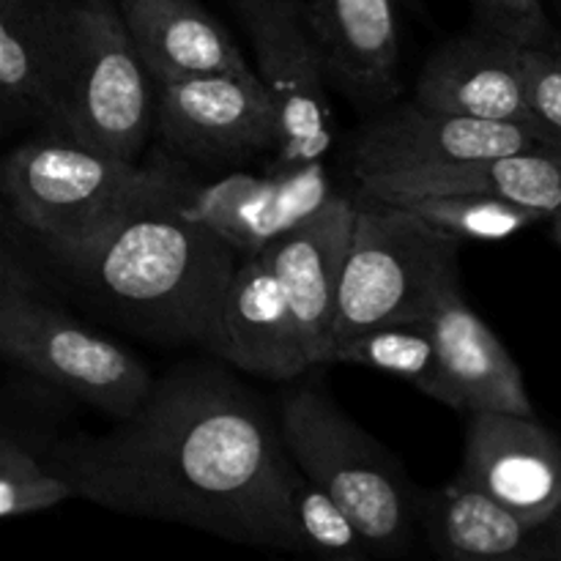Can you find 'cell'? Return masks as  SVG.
Wrapping results in <instances>:
<instances>
[{
  "label": "cell",
  "instance_id": "1",
  "mask_svg": "<svg viewBox=\"0 0 561 561\" xmlns=\"http://www.w3.org/2000/svg\"><path fill=\"white\" fill-rule=\"evenodd\" d=\"M47 469L71 499L296 551L277 414L211 362H184L153 378L107 433L60 442Z\"/></svg>",
  "mask_w": 561,
  "mask_h": 561
},
{
  "label": "cell",
  "instance_id": "2",
  "mask_svg": "<svg viewBox=\"0 0 561 561\" xmlns=\"http://www.w3.org/2000/svg\"><path fill=\"white\" fill-rule=\"evenodd\" d=\"M186 195L153 197L47 252L137 332L206 348L219 296L241 257L181 208Z\"/></svg>",
  "mask_w": 561,
  "mask_h": 561
},
{
  "label": "cell",
  "instance_id": "3",
  "mask_svg": "<svg viewBox=\"0 0 561 561\" xmlns=\"http://www.w3.org/2000/svg\"><path fill=\"white\" fill-rule=\"evenodd\" d=\"M277 427L288 458L345 510L373 553L409 551L420 526V493L365 427L318 383L283 394Z\"/></svg>",
  "mask_w": 561,
  "mask_h": 561
},
{
  "label": "cell",
  "instance_id": "4",
  "mask_svg": "<svg viewBox=\"0 0 561 561\" xmlns=\"http://www.w3.org/2000/svg\"><path fill=\"white\" fill-rule=\"evenodd\" d=\"M460 244L405 206L362 195L323 359L334 345L373 327L425 321L447 290L460 288Z\"/></svg>",
  "mask_w": 561,
  "mask_h": 561
},
{
  "label": "cell",
  "instance_id": "5",
  "mask_svg": "<svg viewBox=\"0 0 561 561\" xmlns=\"http://www.w3.org/2000/svg\"><path fill=\"white\" fill-rule=\"evenodd\" d=\"M190 186L162 168H140L55 131L0 159V195L44 250L71 244L153 197Z\"/></svg>",
  "mask_w": 561,
  "mask_h": 561
},
{
  "label": "cell",
  "instance_id": "6",
  "mask_svg": "<svg viewBox=\"0 0 561 561\" xmlns=\"http://www.w3.org/2000/svg\"><path fill=\"white\" fill-rule=\"evenodd\" d=\"M153 77L115 0H69L49 131L135 162L153 126Z\"/></svg>",
  "mask_w": 561,
  "mask_h": 561
},
{
  "label": "cell",
  "instance_id": "7",
  "mask_svg": "<svg viewBox=\"0 0 561 561\" xmlns=\"http://www.w3.org/2000/svg\"><path fill=\"white\" fill-rule=\"evenodd\" d=\"M0 359L115 420L129 414L153 381L135 354L38 294L9 285H0Z\"/></svg>",
  "mask_w": 561,
  "mask_h": 561
},
{
  "label": "cell",
  "instance_id": "8",
  "mask_svg": "<svg viewBox=\"0 0 561 561\" xmlns=\"http://www.w3.org/2000/svg\"><path fill=\"white\" fill-rule=\"evenodd\" d=\"M255 49L277 113V164L321 162L334 140L329 80L310 36L305 0H230Z\"/></svg>",
  "mask_w": 561,
  "mask_h": 561
},
{
  "label": "cell",
  "instance_id": "9",
  "mask_svg": "<svg viewBox=\"0 0 561 561\" xmlns=\"http://www.w3.org/2000/svg\"><path fill=\"white\" fill-rule=\"evenodd\" d=\"M153 91V124L184 157L222 162L279 146L277 113L255 69L168 77Z\"/></svg>",
  "mask_w": 561,
  "mask_h": 561
},
{
  "label": "cell",
  "instance_id": "10",
  "mask_svg": "<svg viewBox=\"0 0 561 561\" xmlns=\"http://www.w3.org/2000/svg\"><path fill=\"white\" fill-rule=\"evenodd\" d=\"M524 151L561 157V142L535 126L436 113L411 99L405 104H387L362 126L351 148V168L356 179H367Z\"/></svg>",
  "mask_w": 561,
  "mask_h": 561
},
{
  "label": "cell",
  "instance_id": "11",
  "mask_svg": "<svg viewBox=\"0 0 561 561\" xmlns=\"http://www.w3.org/2000/svg\"><path fill=\"white\" fill-rule=\"evenodd\" d=\"M334 195L337 192L321 159L279 164L272 175L236 170L203 190H190L181 208L233 247L236 255L250 257L321 211Z\"/></svg>",
  "mask_w": 561,
  "mask_h": 561
},
{
  "label": "cell",
  "instance_id": "12",
  "mask_svg": "<svg viewBox=\"0 0 561 561\" xmlns=\"http://www.w3.org/2000/svg\"><path fill=\"white\" fill-rule=\"evenodd\" d=\"M455 482L485 493L535 524L561 502L559 436L537 422V414H469Z\"/></svg>",
  "mask_w": 561,
  "mask_h": 561
},
{
  "label": "cell",
  "instance_id": "13",
  "mask_svg": "<svg viewBox=\"0 0 561 561\" xmlns=\"http://www.w3.org/2000/svg\"><path fill=\"white\" fill-rule=\"evenodd\" d=\"M329 85L362 110L400 96L398 0H305Z\"/></svg>",
  "mask_w": 561,
  "mask_h": 561
},
{
  "label": "cell",
  "instance_id": "14",
  "mask_svg": "<svg viewBox=\"0 0 561 561\" xmlns=\"http://www.w3.org/2000/svg\"><path fill=\"white\" fill-rule=\"evenodd\" d=\"M206 348L236 370L268 381H294L312 367L294 312L261 255L241 257L230 274Z\"/></svg>",
  "mask_w": 561,
  "mask_h": 561
},
{
  "label": "cell",
  "instance_id": "15",
  "mask_svg": "<svg viewBox=\"0 0 561 561\" xmlns=\"http://www.w3.org/2000/svg\"><path fill=\"white\" fill-rule=\"evenodd\" d=\"M356 201L334 195L327 206L288 233L268 241L257 255L266 261L299 327L312 367H321L337 301L340 274L354 228Z\"/></svg>",
  "mask_w": 561,
  "mask_h": 561
},
{
  "label": "cell",
  "instance_id": "16",
  "mask_svg": "<svg viewBox=\"0 0 561 561\" xmlns=\"http://www.w3.org/2000/svg\"><path fill=\"white\" fill-rule=\"evenodd\" d=\"M520 53L524 47L491 36L480 27L447 38L422 66L414 102L436 113L515 121L540 129L526 104Z\"/></svg>",
  "mask_w": 561,
  "mask_h": 561
},
{
  "label": "cell",
  "instance_id": "17",
  "mask_svg": "<svg viewBox=\"0 0 561 561\" xmlns=\"http://www.w3.org/2000/svg\"><path fill=\"white\" fill-rule=\"evenodd\" d=\"M427 323L442 362L447 409L463 414L499 411L535 416V403L518 362L493 329L471 310L460 288L447 290L438 299Z\"/></svg>",
  "mask_w": 561,
  "mask_h": 561
},
{
  "label": "cell",
  "instance_id": "18",
  "mask_svg": "<svg viewBox=\"0 0 561 561\" xmlns=\"http://www.w3.org/2000/svg\"><path fill=\"white\" fill-rule=\"evenodd\" d=\"M359 192L383 203H409L433 195H491L551 219L561 208V157L548 151H524L367 175L359 179Z\"/></svg>",
  "mask_w": 561,
  "mask_h": 561
},
{
  "label": "cell",
  "instance_id": "19",
  "mask_svg": "<svg viewBox=\"0 0 561 561\" xmlns=\"http://www.w3.org/2000/svg\"><path fill=\"white\" fill-rule=\"evenodd\" d=\"M69 0H0V137L53 126V77Z\"/></svg>",
  "mask_w": 561,
  "mask_h": 561
},
{
  "label": "cell",
  "instance_id": "20",
  "mask_svg": "<svg viewBox=\"0 0 561 561\" xmlns=\"http://www.w3.org/2000/svg\"><path fill=\"white\" fill-rule=\"evenodd\" d=\"M115 5L153 82L252 71L239 44L197 0H115Z\"/></svg>",
  "mask_w": 561,
  "mask_h": 561
},
{
  "label": "cell",
  "instance_id": "21",
  "mask_svg": "<svg viewBox=\"0 0 561 561\" xmlns=\"http://www.w3.org/2000/svg\"><path fill=\"white\" fill-rule=\"evenodd\" d=\"M427 546L449 561H524L529 520L460 482L420 493Z\"/></svg>",
  "mask_w": 561,
  "mask_h": 561
},
{
  "label": "cell",
  "instance_id": "22",
  "mask_svg": "<svg viewBox=\"0 0 561 561\" xmlns=\"http://www.w3.org/2000/svg\"><path fill=\"white\" fill-rule=\"evenodd\" d=\"M323 365H351L389 373L414 383L427 398L444 403V378L431 323H383L343 340L327 354Z\"/></svg>",
  "mask_w": 561,
  "mask_h": 561
},
{
  "label": "cell",
  "instance_id": "23",
  "mask_svg": "<svg viewBox=\"0 0 561 561\" xmlns=\"http://www.w3.org/2000/svg\"><path fill=\"white\" fill-rule=\"evenodd\" d=\"M285 499H288L296 553H318V557L348 561H362L373 553L345 510L294 460L285 474Z\"/></svg>",
  "mask_w": 561,
  "mask_h": 561
},
{
  "label": "cell",
  "instance_id": "24",
  "mask_svg": "<svg viewBox=\"0 0 561 561\" xmlns=\"http://www.w3.org/2000/svg\"><path fill=\"white\" fill-rule=\"evenodd\" d=\"M394 206H405L458 241H504L542 222L537 211L491 195H433Z\"/></svg>",
  "mask_w": 561,
  "mask_h": 561
},
{
  "label": "cell",
  "instance_id": "25",
  "mask_svg": "<svg viewBox=\"0 0 561 561\" xmlns=\"http://www.w3.org/2000/svg\"><path fill=\"white\" fill-rule=\"evenodd\" d=\"M474 27L518 47H551L559 42L542 0H469Z\"/></svg>",
  "mask_w": 561,
  "mask_h": 561
},
{
  "label": "cell",
  "instance_id": "26",
  "mask_svg": "<svg viewBox=\"0 0 561 561\" xmlns=\"http://www.w3.org/2000/svg\"><path fill=\"white\" fill-rule=\"evenodd\" d=\"M520 58L531 118L561 142V38L551 47H524Z\"/></svg>",
  "mask_w": 561,
  "mask_h": 561
},
{
  "label": "cell",
  "instance_id": "27",
  "mask_svg": "<svg viewBox=\"0 0 561 561\" xmlns=\"http://www.w3.org/2000/svg\"><path fill=\"white\" fill-rule=\"evenodd\" d=\"M71 499V488L47 466L0 471V518L42 513Z\"/></svg>",
  "mask_w": 561,
  "mask_h": 561
},
{
  "label": "cell",
  "instance_id": "28",
  "mask_svg": "<svg viewBox=\"0 0 561 561\" xmlns=\"http://www.w3.org/2000/svg\"><path fill=\"white\" fill-rule=\"evenodd\" d=\"M16 225L20 222H16V217L11 214L5 197L0 195V285L38 294L42 285H38L33 268L25 263V257L20 255V247H16V233H14Z\"/></svg>",
  "mask_w": 561,
  "mask_h": 561
},
{
  "label": "cell",
  "instance_id": "29",
  "mask_svg": "<svg viewBox=\"0 0 561 561\" xmlns=\"http://www.w3.org/2000/svg\"><path fill=\"white\" fill-rule=\"evenodd\" d=\"M524 561H561V502L546 518L529 524Z\"/></svg>",
  "mask_w": 561,
  "mask_h": 561
},
{
  "label": "cell",
  "instance_id": "30",
  "mask_svg": "<svg viewBox=\"0 0 561 561\" xmlns=\"http://www.w3.org/2000/svg\"><path fill=\"white\" fill-rule=\"evenodd\" d=\"M44 466L36 455L27 447L16 444L5 433H0V471H22V469H38Z\"/></svg>",
  "mask_w": 561,
  "mask_h": 561
},
{
  "label": "cell",
  "instance_id": "31",
  "mask_svg": "<svg viewBox=\"0 0 561 561\" xmlns=\"http://www.w3.org/2000/svg\"><path fill=\"white\" fill-rule=\"evenodd\" d=\"M551 236H553V241L561 247V208L551 217Z\"/></svg>",
  "mask_w": 561,
  "mask_h": 561
}]
</instances>
